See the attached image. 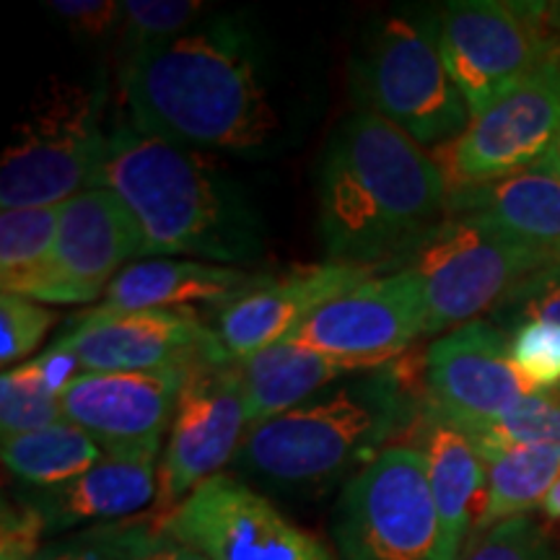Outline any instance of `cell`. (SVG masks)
Here are the masks:
<instances>
[{
    "mask_svg": "<svg viewBox=\"0 0 560 560\" xmlns=\"http://www.w3.org/2000/svg\"><path fill=\"white\" fill-rule=\"evenodd\" d=\"M159 459L104 454L91 470L52 488H21L19 501L42 520L45 537L132 520L156 503Z\"/></svg>",
    "mask_w": 560,
    "mask_h": 560,
    "instance_id": "19",
    "label": "cell"
},
{
    "mask_svg": "<svg viewBox=\"0 0 560 560\" xmlns=\"http://www.w3.org/2000/svg\"><path fill=\"white\" fill-rule=\"evenodd\" d=\"M210 13L213 11H208L200 0H125L120 30L125 50L132 55L172 42L206 21Z\"/></svg>",
    "mask_w": 560,
    "mask_h": 560,
    "instance_id": "29",
    "label": "cell"
},
{
    "mask_svg": "<svg viewBox=\"0 0 560 560\" xmlns=\"http://www.w3.org/2000/svg\"><path fill=\"white\" fill-rule=\"evenodd\" d=\"M3 467L21 488H52L79 478L104 459L102 444L73 423H58L0 441Z\"/></svg>",
    "mask_w": 560,
    "mask_h": 560,
    "instance_id": "26",
    "label": "cell"
},
{
    "mask_svg": "<svg viewBox=\"0 0 560 560\" xmlns=\"http://www.w3.org/2000/svg\"><path fill=\"white\" fill-rule=\"evenodd\" d=\"M47 9L83 39H104L122 30V3L117 0H52Z\"/></svg>",
    "mask_w": 560,
    "mask_h": 560,
    "instance_id": "35",
    "label": "cell"
},
{
    "mask_svg": "<svg viewBox=\"0 0 560 560\" xmlns=\"http://www.w3.org/2000/svg\"><path fill=\"white\" fill-rule=\"evenodd\" d=\"M480 457L486 462L488 488L475 522V535L542 506L545 495L560 478V457L548 450L503 446Z\"/></svg>",
    "mask_w": 560,
    "mask_h": 560,
    "instance_id": "25",
    "label": "cell"
},
{
    "mask_svg": "<svg viewBox=\"0 0 560 560\" xmlns=\"http://www.w3.org/2000/svg\"><path fill=\"white\" fill-rule=\"evenodd\" d=\"M446 213L472 215L560 260V177L545 166L452 192Z\"/></svg>",
    "mask_w": 560,
    "mask_h": 560,
    "instance_id": "21",
    "label": "cell"
},
{
    "mask_svg": "<svg viewBox=\"0 0 560 560\" xmlns=\"http://www.w3.org/2000/svg\"><path fill=\"white\" fill-rule=\"evenodd\" d=\"M425 325L429 317L416 276L389 270L332 299L285 342L330 355L366 374L400 359L425 335Z\"/></svg>",
    "mask_w": 560,
    "mask_h": 560,
    "instance_id": "13",
    "label": "cell"
},
{
    "mask_svg": "<svg viewBox=\"0 0 560 560\" xmlns=\"http://www.w3.org/2000/svg\"><path fill=\"white\" fill-rule=\"evenodd\" d=\"M125 560H208L159 524V516L132 520Z\"/></svg>",
    "mask_w": 560,
    "mask_h": 560,
    "instance_id": "37",
    "label": "cell"
},
{
    "mask_svg": "<svg viewBox=\"0 0 560 560\" xmlns=\"http://www.w3.org/2000/svg\"><path fill=\"white\" fill-rule=\"evenodd\" d=\"M350 86L363 112L408 132L423 149L457 138L470 122L441 55L436 13H389L376 21L353 55Z\"/></svg>",
    "mask_w": 560,
    "mask_h": 560,
    "instance_id": "5",
    "label": "cell"
},
{
    "mask_svg": "<svg viewBox=\"0 0 560 560\" xmlns=\"http://www.w3.org/2000/svg\"><path fill=\"white\" fill-rule=\"evenodd\" d=\"M120 91L132 130L185 149L260 156L280 136L268 55L240 13L125 55Z\"/></svg>",
    "mask_w": 560,
    "mask_h": 560,
    "instance_id": "1",
    "label": "cell"
},
{
    "mask_svg": "<svg viewBox=\"0 0 560 560\" xmlns=\"http://www.w3.org/2000/svg\"><path fill=\"white\" fill-rule=\"evenodd\" d=\"M542 514L552 522H560V478L556 480V486L550 488V493L545 495L542 501Z\"/></svg>",
    "mask_w": 560,
    "mask_h": 560,
    "instance_id": "38",
    "label": "cell"
},
{
    "mask_svg": "<svg viewBox=\"0 0 560 560\" xmlns=\"http://www.w3.org/2000/svg\"><path fill=\"white\" fill-rule=\"evenodd\" d=\"M143 257V236L130 208L109 187H89L60 206L50 304H89Z\"/></svg>",
    "mask_w": 560,
    "mask_h": 560,
    "instance_id": "17",
    "label": "cell"
},
{
    "mask_svg": "<svg viewBox=\"0 0 560 560\" xmlns=\"http://www.w3.org/2000/svg\"><path fill=\"white\" fill-rule=\"evenodd\" d=\"M465 433L472 439L478 454L503 446H535L560 457V384L552 389L529 392L501 418Z\"/></svg>",
    "mask_w": 560,
    "mask_h": 560,
    "instance_id": "27",
    "label": "cell"
},
{
    "mask_svg": "<svg viewBox=\"0 0 560 560\" xmlns=\"http://www.w3.org/2000/svg\"><path fill=\"white\" fill-rule=\"evenodd\" d=\"M52 325L55 314L45 304L16 293H0V363L5 369L21 366Z\"/></svg>",
    "mask_w": 560,
    "mask_h": 560,
    "instance_id": "32",
    "label": "cell"
},
{
    "mask_svg": "<svg viewBox=\"0 0 560 560\" xmlns=\"http://www.w3.org/2000/svg\"><path fill=\"white\" fill-rule=\"evenodd\" d=\"M420 412L423 387H416L410 366L389 363L249 429L234 465L257 486L312 499L348 482L387 444L412 433Z\"/></svg>",
    "mask_w": 560,
    "mask_h": 560,
    "instance_id": "4",
    "label": "cell"
},
{
    "mask_svg": "<svg viewBox=\"0 0 560 560\" xmlns=\"http://www.w3.org/2000/svg\"><path fill=\"white\" fill-rule=\"evenodd\" d=\"M535 387L516 371L509 335L475 319L441 335L423 359V405L462 431L501 418Z\"/></svg>",
    "mask_w": 560,
    "mask_h": 560,
    "instance_id": "14",
    "label": "cell"
},
{
    "mask_svg": "<svg viewBox=\"0 0 560 560\" xmlns=\"http://www.w3.org/2000/svg\"><path fill=\"white\" fill-rule=\"evenodd\" d=\"M493 325L509 332L527 319H545L560 325V260L545 265L529 276L511 296L493 312Z\"/></svg>",
    "mask_w": 560,
    "mask_h": 560,
    "instance_id": "33",
    "label": "cell"
},
{
    "mask_svg": "<svg viewBox=\"0 0 560 560\" xmlns=\"http://www.w3.org/2000/svg\"><path fill=\"white\" fill-rule=\"evenodd\" d=\"M340 560H457L416 446L392 444L355 472L332 514Z\"/></svg>",
    "mask_w": 560,
    "mask_h": 560,
    "instance_id": "8",
    "label": "cell"
},
{
    "mask_svg": "<svg viewBox=\"0 0 560 560\" xmlns=\"http://www.w3.org/2000/svg\"><path fill=\"white\" fill-rule=\"evenodd\" d=\"M96 187L120 195L143 236V257H182L247 270L265 255V226L242 185L202 151L109 130Z\"/></svg>",
    "mask_w": 560,
    "mask_h": 560,
    "instance_id": "3",
    "label": "cell"
},
{
    "mask_svg": "<svg viewBox=\"0 0 560 560\" xmlns=\"http://www.w3.org/2000/svg\"><path fill=\"white\" fill-rule=\"evenodd\" d=\"M556 257L524 247L472 215L446 213L387 270L416 276L425 304V335L475 322L495 312L529 276Z\"/></svg>",
    "mask_w": 560,
    "mask_h": 560,
    "instance_id": "7",
    "label": "cell"
},
{
    "mask_svg": "<svg viewBox=\"0 0 560 560\" xmlns=\"http://www.w3.org/2000/svg\"><path fill=\"white\" fill-rule=\"evenodd\" d=\"M374 276H380V270L327 260L268 278L247 296L223 306L215 317L213 332L223 355L229 361H242L285 342L322 306Z\"/></svg>",
    "mask_w": 560,
    "mask_h": 560,
    "instance_id": "18",
    "label": "cell"
},
{
    "mask_svg": "<svg viewBox=\"0 0 560 560\" xmlns=\"http://www.w3.org/2000/svg\"><path fill=\"white\" fill-rule=\"evenodd\" d=\"M268 276L255 270L229 268V265L202 260H153L130 262L109 283L102 304L104 314L143 312V310H185L190 304L229 306L262 285Z\"/></svg>",
    "mask_w": 560,
    "mask_h": 560,
    "instance_id": "20",
    "label": "cell"
},
{
    "mask_svg": "<svg viewBox=\"0 0 560 560\" xmlns=\"http://www.w3.org/2000/svg\"><path fill=\"white\" fill-rule=\"evenodd\" d=\"M60 206L0 213V289L50 304Z\"/></svg>",
    "mask_w": 560,
    "mask_h": 560,
    "instance_id": "24",
    "label": "cell"
},
{
    "mask_svg": "<svg viewBox=\"0 0 560 560\" xmlns=\"http://www.w3.org/2000/svg\"><path fill=\"white\" fill-rule=\"evenodd\" d=\"M159 524L208 560H335L325 542L234 475L200 482Z\"/></svg>",
    "mask_w": 560,
    "mask_h": 560,
    "instance_id": "12",
    "label": "cell"
},
{
    "mask_svg": "<svg viewBox=\"0 0 560 560\" xmlns=\"http://www.w3.org/2000/svg\"><path fill=\"white\" fill-rule=\"evenodd\" d=\"M558 138L560 60L537 70L480 115H472L467 128L436 145L431 156L452 195L537 166Z\"/></svg>",
    "mask_w": 560,
    "mask_h": 560,
    "instance_id": "10",
    "label": "cell"
},
{
    "mask_svg": "<svg viewBox=\"0 0 560 560\" xmlns=\"http://www.w3.org/2000/svg\"><path fill=\"white\" fill-rule=\"evenodd\" d=\"M55 346L70 350L91 374L192 366L200 359H226L213 327L190 310L83 312Z\"/></svg>",
    "mask_w": 560,
    "mask_h": 560,
    "instance_id": "16",
    "label": "cell"
},
{
    "mask_svg": "<svg viewBox=\"0 0 560 560\" xmlns=\"http://www.w3.org/2000/svg\"><path fill=\"white\" fill-rule=\"evenodd\" d=\"M187 369L81 371L62 392V416L100 441L104 454L161 459Z\"/></svg>",
    "mask_w": 560,
    "mask_h": 560,
    "instance_id": "15",
    "label": "cell"
},
{
    "mask_svg": "<svg viewBox=\"0 0 560 560\" xmlns=\"http://www.w3.org/2000/svg\"><path fill=\"white\" fill-rule=\"evenodd\" d=\"M436 159L395 125L359 109L319 170V240L327 260L384 272L446 215Z\"/></svg>",
    "mask_w": 560,
    "mask_h": 560,
    "instance_id": "2",
    "label": "cell"
},
{
    "mask_svg": "<svg viewBox=\"0 0 560 560\" xmlns=\"http://www.w3.org/2000/svg\"><path fill=\"white\" fill-rule=\"evenodd\" d=\"M545 21H548L552 34L560 39V3H545Z\"/></svg>",
    "mask_w": 560,
    "mask_h": 560,
    "instance_id": "39",
    "label": "cell"
},
{
    "mask_svg": "<svg viewBox=\"0 0 560 560\" xmlns=\"http://www.w3.org/2000/svg\"><path fill=\"white\" fill-rule=\"evenodd\" d=\"M234 369L247 405L249 429L310 402L340 376L355 374L348 363L291 342H278L260 353L234 361Z\"/></svg>",
    "mask_w": 560,
    "mask_h": 560,
    "instance_id": "23",
    "label": "cell"
},
{
    "mask_svg": "<svg viewBox=\"0 0 560 560\" xmlns=\"http://www.w3.org/2000/svg\"><path fill=\"white\" fill-rule=\"evenodd\" d=\"M441 55L472 115L560 60L545 3L457 0L436 11Z\"/></svg>",
    "mask_w": 560,
    "mask_h": 560,
    "instance_id": "9",
    "label": "cell"
},
{
    "mask_svg": "<svg viewBox=\"0 0 560 560\" xmlns=\"http://www.w3.org/2000/svg\"><path fill=\"white\" fill-rule=\"evenodd\" d=\"M459 560H560V545L532 516H516L475 535Z\"/></svg>",
    "mask_w": 560,
    "mask_h": 560,
    "instance_id": "30",
    "label": "cell"
},
{
    "mask_svg": "<svg viewBox=\"0 0 560 560\" xmlns=\"http://www.w3.org/2000/svg\"><path fill=\"white\" fill-rule=\"evenodd\" d=\"M247 433V405L234 361H195L187 369L159 459L156 516L170 514L200 482L221 475L236 459Z\"/></svg>",
    "mask_w": 560,
    "mask_h": 560,
    "instance_id": "11",
    "label": "cell"
},
{
    "mask_svg": "<svg viewBox=\"0 0 560 560\" xmlns=\"http://www.w3.org/2000/svg\"><path fill=\"white\" fill-rule=\"evenodd\" d=\"M511 361L529 387L552 389L560 384V325L545 319H527L511 327Z\"/></svg>",
    "mask_w": 560,
    "mask_h": 560,
    "instance_id": "31",
    "label": "cell"
},
{
    "mask_svg": "<svg viewBox=\"0 0 560 560\" xmlns=\"http://www.w3.org/2000/svg\"><path fill=\"white\" fill-rule=\"evenodd\" d=\"M410 436V446H416L425 459L446 545L459 560L462 545L472 524L475 495L480 493L482 480H486V462L465 431L450 420L433 416L431 410H425V405Z\"/></svg>",
    "mask_w": 560,
    "mask_h": 560,
    "instance_id": "22",
    "label": "cell"
},
{
    "mask_svg": "<svg viewBox=\"0 0 560 560\" xmlns=\"http://www.w3.org/2000/svg\"><path fill=\"white\" fill-rule=\"evenodd\" d=\"M537 166H545V170L556 172L560 177V138L556 140V145H552V151L548 153V156H545Z\"/></svg>",
    "mask_w": 560,
    "mask_h": 560,
    "instance_id": "40",
    "label": "cell"
},
{
    "mask_svg": "<svg viewBox=\"0 0 560 560\" xmlns=\"http://www.w3.org/2000/svg\"><path fill=\"white\" fill-rule=\"evenodd\" d=\"M42 520L24 503L3 501L0 514V560H34L45 542Z\"/></svg>",
    "mask_w": 560,
    "mask_h": 560,
    "instance_id": "36",
    "label": "cell"
},
{
    "mask_svg": "<svg viewBox=\"0 0 560 560\" xmlns=\"http://www.w3.org/2000/svg\"><path fill=\"white\" fill-rule=\"evenodd\" d=\"M60 392L37 359L5 369L0 376V431L3 436L32 433L66 423Z\"/></svg>",
    "mask_w": 560,
    "mask_h": 560,
    "instance_id": "28",
    "label": "cell"
},
{
    "mask_svg": "<svg viewBox=\"0 0 560 560\" xmlns=\"http://www.w3.org/2000/svg\"><path fill=\"white\" fill-rule=\"evenodd\" d=\"M132 520L70 532L42 545L34 560H125Z\"/></svg>",
    "mask_w": 560,
    "mask_h": 560,
    "instance_id": "34",
    "label": "cell"
},
{
    "mask_svg": "<svg viewBox=\"0 0 560 560\" xmlns=\"http://www.w3.org/2000/svg\"><path fill=\"white\" fill-rule=\"evenodd\" d=\"M104 86L52 79L34 96L0 164V206L50 208L96 187L109 132Z\"/></svg>",
    "mask_w": 560,
    "mask_h": 560,
    "instance_id": "6",
    "label": "cell"
}]
</instances>
